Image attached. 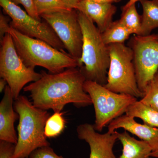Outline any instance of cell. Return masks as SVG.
<instances>
[{"mask_svg": "<svg viewBox=\"0 0 158 158\" xmlns=\"http://www.w3.org/2000/svg\"><path fill=\"white\" fill-rule=\"evenodd\" d=\"M42 77L23 88L30 94L34 106L44 110L61 112L65 105L77 107L92 104V100L84 89L85 77L78 67L66 69L58 73L41 72Z\"/></svg>", "mask_w": 158, "mask_h": 158, "instance_id": "cell-1", "label": "cell"}, {"mask_svg": "<svg viewBox=\"0 0 158 158\" xmlns=\"http://www.w3.org/2000/svg\"><path fill=\"white\" fill-rule=\"evenodd\" d=\"M15 100L14 110L19 115V123L18 141L12 158H28L37 148L50 146L44 132L50 114L47 110L34 106L25 96L19 95Z\"/></svg>", "mask_w": 158, "mask_h": 158, "instance_id": "cell-2", "label": "cell"}, {"mask_svg": "<svg viewBox=\"0 0 158 158\" xmlns=\"http://www.w3.org/2000/svg\"><path fill=\"white\" fill-rule=\"evenodd\" d=\"M8 33L12 37L19 56L27 67L34 69L40 66L51 73L79 67L78 61L65 51L59 50L43 40L26 36L11 27Z\"/></svg>", "mask_w": 158, "mask_h": 158, "instance_id": "cell-3", "label": "cell"}, {"mask_svg": "<svg viewBox=\"0 0 158 158\" xmlns=\"http://www.w3.org/2000/svg\"><path fill=\"white\" fill-rule=\"evenodd\" d=\"M78 12L83 36L78 68L86 80L104 85L107 82L110 64L108 45L104 42L102 33L94 23L84 13Z\"/></svg>", "mask_w": 158, "mask_h": 158, "instance_id": "cell-4", "label": "cell"}, {"mask_svg": "<svg viewBox=\"0 0 158 158\" xmlns=\"http://www.w3.org/2000/svg\"><path fill=\"white\" fill-rule=\"evenodd\" d=\"M108 45L110 64L107 82L103 85L110 91L143 98L144 94L138 88L132 49L124 43Z\"/></svg>", "mask_w": 158, "mask_h": 158, "instance_id": "cell-5", "label": "cell"}, {"mask_svg": "<svg viewBox=\"0 0 158 158\" xmlns=\"http://www.w3.org/2000/svg\"><path fill=\"white\" fill-rule=\"evenodd\" d=\"M84 89L92 100L95 114L94 126L98 131H102L113 120L126 113L130 106L138 101L132 95L115 93L92 81L86 80Z\"/></svg>", "mask_w": 158, "mask_h": 158, "instance_id": "cell-6", "label": "cell"}, {"mask_svg": "<svg viewBox=\"0 0 158 158\" xmlns=\"http://www.w3.org/2000/svg\"><path fill=\"white\" fill-rule=\"evenodd\" d=\"M1 44L0 77L7 82L15 100L27 84L39 80L42 74L36 72L34 69L27 67L24 63L9 33L6 34Z\"/></svg>", "mask_w": 158, "mask_h": 158, "instance_id": "cell-7", "label": "cell"}, {"mask_svg": "<svg viewBox=\"0 0 158 158\" xmlns=\"http://www.w3.org/2000/svg\"><path fill=\"white\" fill-rule=\"evenodd\" d=\"M128 46L133 52L138 88L144 94L158 71V34L134 35Z\"/></svg>", "mask_w": 158, "mask_h": 158, "instance_id": "cell-8", "label": "cell"}, {"mask_svg": "<svg viewBox=\"0 0 158 158\" xmlns=\"http://www.w3.org/2000/svg\"><path fill=\"white\" fill-rule=\"evenodd\" d=\"M0 6L11 19V27L28 37L47 43L59 50L65 51V46L47 23L35 19L10 0H0Z\"/></svg>", "mask_w": 158, "mask_h": 158, "instance_id": "cell-9", "label": "cell"}, {"mask_svg": "<svg viewBox=\"0 0 158 158\" xmlns=\"http://www.w3.org/2000/svg\"><path fill=\"white\" fill-rule=\"evenodd\" d=\"M40 17L51 26L68 53L79 61L81 57L83 36L77 10L43 14Z\"/></svg>", "mask_w": 158, "mask_h": 158, "instance_id": "cell-10", "label": "cell"}, {"mask_svg": "<svg viewBox=\"0 0 158 158\" xmlns=\"http://www.w3.org/2000/svg\"><path fill=\"white\" fill-rule=\"evenodd\" d=\"M77 132L79 139L86 141L90 147L89 158H117L113 148L118 139V132L99 134L94 126L88 123L78 126Z\"/></svg>", "mask_w": 158, "mask_h": 158, "instance_id": "cell-11", "label": "cell"}, {"mask_svg": "<svg viewBox=\"0 0 158 158\" xmlns=\"http://www.w3.org/2000/svg\"><path fill=\"white\" fill-rule=\"evenodd\" d=\"M118 128H123L146 141L151 147L152 152L158 150V128L138 123L134 117L125 114L111 122L108 125V132L113 133Z\"/></svg>", "mask_w": 158, "mask_h": 158, "instance_id": "cell-12", "label": "cell"}, {"mask_svg": "<svg viewBox=\"0 0 158 158\" xmlns=\"http://www.w3.org/2000/svg\"><path fill=\"white\" fill-rule=\"evenodd\" d=\"M0 102V141L16 144L18 136L14 128V123L19 119V115L14 110V100L11 89L7 85Z\"/></svg>", "mask_w": 158, "mask_h": 158, "instance_id": "cell-13", "label": "cell"}, {"mask_svg": "<svg viewBox=\"0 0 158 158\" xmlns=\"http://www.w3.org/2000/svg\"><path fill=\"white\" fill-rule=\"evenodd\" d=\"M75 9L84 13L95 23L101 33L113 22V15L117 11V8L113 4L96 2L90 0H82Z\"/></svg>", "mask_w": 158, "mask_h": 158, "instance_id": "cell-14", "label": "cell"}, {"mask_svg": "<svg viewBox=\"0 0 158 158\" xmlns=\"http://www.w3.org/2000/svg\"><path fill=\"white\" fill-rule=\"evenodd\" d=\"M118 140L123 146L122 153L118 158H151L152 149L146 141L132 137L127 131L118 132Z\"/></svg>", "mask_w": 158, "mask_h": 158, "instance_id": "cell-15", "label": "cell"}, {"mask_svg": "<svg viewBox=\"0 0 158 158\" xmlns=\"http://www.w3.org/2000/svg\"><path fill=\"white\" fill-rule=\"evenodd\" d=\"M143 9L140 36L150 35L158 28V0H141Z\"/></svg>", "mask_w": 158, "mask_h": 158, "instance_id": "cell-16", "label": "cell"}, {"mask_svg": "<svg viewBox=\"0 0 158 158\" xmlns=\"http://www.w3.org/2000/svg\"><path fill=\"white\" fill-rule=\"evenodd\" d=\"M126 114L134 118H141L144 124L158 128V111L142 103L139 101L129 107Z\"/></svg>", "mask_w": 158, "mask_h": 158, "instance_id": "cell-17", "label": "cell"}, {"mask_svg": "<svg viewBox=\"0 0 158 158\" xmlns=\"http://www.w3.org/2000/svg\"><path fill=\"white\" fill-rule=\"evenodd\" d=\"M119 20L113 22L102 33V38L107 45L113 44H123L131 35Z\"/></svg>", "mask_w": 158, "mask_h": 158, "instance_id": "cell-18", "label": "cell"}, {"mask_svg": "<svg viewBox=\"0 0 158 158\" xmlns=\"http://www.w3.org/2000/svg\"><path fill=\"white\" fill-rule=\"evenodd\" d=\"M135 4L122 11L120 23L131 34L140 35L141 27V15L138 14Z\"/></svg>", "mask_w": 158, "mask_h": 158, "instance_id": "cell-19", "label": "cell"}, {"mask_svg": "<svg viewBox=\"0 0 158 158\" xmlns=\"http://www.w3.org/2000/svg\"><path fill=\"white\" fill-rule=\"evenodd\" d=\"M34 6L40 16L43 14L71 10L61 0H34Z\"/></svg>", "mask_w": 158, "mask_h": 158, "instance_id": "cell-20", "label": "cell"}, {"mask_svg": "<svg viewBox=\"0 0 158 158\" xmlns=\"http://www.w3.org/2000/svg\"><path fill=\"white\" fill-rule=\"evenodd\" d=\"M62 114V112L54 113L49 117L46 123L44 131L47 138H55L63 131L65 121Z\"/></svg>", "mask_w": 158, "mask_h": 158, "instance_id": "cell-21", "label": "cell"}, {"mask_svg": "<svg viewBox=\"0 0 158 158\" xmlns=\"http://www.w3.org/2000/svg\"><path fill=\"white\" fill-rule=\"evenodd\" d=\"M140 101L158 111V87L153 80L148 85L144 96Z\"/></svg>", "mask_w": 158, "mask_h": 158, "instance_id": "cell-22", "label": "cell"}, {"mask_svg": "<svg viewBox=\"0 0 158 158\" xmlns=\"http://www.w3.org/2000/svg\"><path fill=\"white\" fill-rule=\"evenodd\" d=\"M30 158H64L57 155L50 146L40 148L31 153Z\"/></svg>", "mask_w": 158, "mask_h": 158, "instance_id": "cell-23", "label": "cell"}, {"mask_svg": "<svg viewBox=\"0 0 158 158\" xmlns=\"http://www.w3.org/2000/svg\"><path fill=\"white\" fill-rule=\"evenodd\" d=\"M16 5H21L23 6L26 11L29 15L35 19L41 21V17L37 14L34 0H10Z\"/></svg>", "mask_w": 158, "mask_h": 158, "instance_id": "cell-24", "label": "cell"}, {"mask_svg": "<svg viewBox=\"0 0 158 158\" xmlns=\"http://www.w3.org/2000/svg\"><path fill=\"white\" fill-rule=\"evenodd\" d=\"M15 144L0 141V158H12L15 150Z\"/></svg>", "mask_w": 158, "mask_h": 158, "instance_id": "cell-25", "label": "cell"}, {"mask_svg": "<svg viewBox=\"0 0 158 158\" xmlns=\"http://www.w3.org/2000/svg\"><path fill=\"white\" fill-rule=\"evenodd\" d=\"M9 17L1 13L0 14V38L1 41L2 40L6 34L8 33L11 27Z\"/></svg>", "mask_w": 158, "mask_h": 158, "instance_id": "cell-26", "label": "cell"}, {"mask_svg": "<svg viewBox=\"0 0 158 158\" xmlns=\"http://www.w3.org/2000/svg\"><path fill=\"white\" fill-rule=\"evenodd\" d=\"M71 9H75L76 7L82 0H61Z\"/></svg>", "mask_w": 158, "mask_h": 158, "instance_id": "cell-27", "label": "cell"}, {"mask_svg": "<svg viewBox=\"0 0 158 158\" xmlns=\"http://www.w3.org/2000/svg\"><path fill=\"white\" fill-rule=\"evenodd\" d=\"M93 2L101 3H106V4H112L114 3H118L121 2L122 0H90Z\"/></svg>", "mask_w": 158, "mask_h": 158, "instance_id": "cell-28", "label": "cell"}, {"mask_svg": "<svg viewBox=\"0 0 158 158\" xmlns=\"http://www.w3.org/2000/svg\"><path fill=\"white\" fill-rule=\"evenodd\" d=\"M7 84H8L7 82L4 79L1 78L0 80V92L2 93L5 90Z\"/></svg>", "mask_w": 158, "mask_h": 158, "instance_id": "cell-29", "label": "cell"}, {"mask_svg": "<svg viewBox=\"0 0 158 158\" xmlns=\"http://www.w3.org/2000/svg\"><path fill=\"white\" fill-rule=\"evenodd\" d=\"M140 1H141V0H129V1L127 2V3L122 7V10L123 11V10H125L126 9L129 7L130 6H132L133 4H136L137 2H138V1L140 2Z\"/></svg>", "mask_w": 158, "mask_h": 158, "instance_id": "cell-30", "label": "cell"}, {"mask_svg": "<svg viewBox=\"0 0 158 158\" xmlns=\"http://www.w3.org/2000/svg\"><path fill=\"white\" fill-rule=\"evenodd\" d=\"M150 156L158 158V150L152 152L151 153Z\"/></svg>", "mask_w": 158, "mask_h": 158, "instance_id": "cell-31", "label": "cell"}, {"mask_svg": "<svg viewBox=\"0 0 158 158\" xmlns=\"http://www.w3.org/2000/svg\"><path fill=\"white\" fill-rule=\"evenodd\" d=\"M154 81L156 83V85H157L158 87V71L156 73L154 77L153 78Z\"/></svg>", "mask_w": 158, "mask_h": 158, "instance_id": "cell-32", "label": "cell"}, {"mask_svg": "<svg viewBox=\"0 0 158 158\" xmlns=\"http://www.w3.org/2000/svg\"><path fill=\"white\" fill-rule=\"evenodd\" d=\"M29 158V157H28V158Z\"/></svg>", "mask_w": 158, "mask_h": 158, "instance_id": "cell-33", "label": "cell"}]
</instances>
